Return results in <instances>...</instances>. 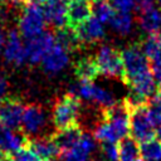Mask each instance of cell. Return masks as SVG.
<instances>
[{"label": "cell", "instance_id": "d6a6232c", "mask_svg": "<svg viewBox=\"0 0 161 161\" xmlns=\"http://www.w3.org/2000/svg\"><path fill=\"white\" fill-rule=\"evenodd\" d=\"M1 161H13V156H10V155H6Z\"/></svg>", "mask_w": 161, "mask_h": 161}, {"label": "cell", "instance_id": "e0dca14e", "mask_svg": "<svg viewBox=\"0 0 161 161\" xmlns=\"http://www.w3.org/2000/svg\"><path fill=\"white\" fill-rule=\"evenodd\" d=\"M94 148V140L92 138V136L84 133L75 147L62 153V161H89V157Z\"/></svg>", "mask_w": 161, "mask_h": 161}, {"label": "cell", "instance_id": "603a6c76", "mask_svg": "<svg viewBox=\"0 0 161 161\" xmlns=\"http://www.w3.org/2000/svg\"><path fill=\"white\" fill-rule=\"evenodd\" d=\"M55 42L58 44H60L62 47H64L68 52H72L80 45L74 29H72L69 26H64L62 29H58V31L55 34Z\"/></svg>", "mask_w": 161, "mask_h": 161}, {"label": "cell", "instance_id": "7a4b0ae2", "mask_svg": "<svg viewBox=\"0 0 161 161\" xmlns=\"http://www.w3.org/2000/svg\"><path fill=\"white\" fill-rule=\"evenodd\" d=\"M45 14L43 6L35 3H28L23 6L21 15L19 18L18 29L21 36L31 39L44 33L45 28Z\"/></svg>", "mask_w": 161, "mask_h": 161}, {"label": "cell", "instance_id": "836d02e7", "mask_svg": "<svg viewBox=\"0 0 161 161\" xmlns=\"http://www.w3.org/2000/svg\"><path fill=\"white\" fill-rule=\"evenodd\" d=\"M156 1H157V3H160V4H161V0H156Z\"/></svg>", "mask_w": 161, "mask_h": 161}, {"label": "cell", "instance_id": "5b68a950", "mask_svg": "<svg viewBox=\"0 0 161 161\" xmlns=\"http://www.w3.org/2000/svg\"><path fill=\"white\" fill-rule=\"evenodd\" d=\"M96 63L98 65L99 73L111 78H118L123 80L125 68L122 53L113 47L102 45L96 54Z\"/></svg>", "mask_w": 161, "mask_h": 161}, {"label": "cell", "instance_id": "ba28073f", "mask_svg": "<svg viewBox=\"0 0 161 161\" xmlns=\"http://www.w3.org/2000/svg\"><path fill=\"white\" fill-rule=\"evenodd\" d=\"M24 104L18 98H5L0 103V125L15 130L23 122Z\"/></svg>", "mask_w": 161, "mask_h": 161}, {"label": "cell", "instance_id": "cb8c5ba5", "mask_svg": "<svg viewBox=\"0 0 161 161\" xmlns=\"http://www.w3.org/2000/svg\"><path fill=\"white\" fill-rule=\"evenodd\" d=\"M140 153L145 161H161V142L148 140L140 145Z\"/></svg>", "mask_w": 161, "mask_h": 161}, {"label": "cell", "instance_id": "8992f818", "mask_svg": "<svg viewBox=\"0 0 161 161\" xmlns=\"http://www.w3.org/2000/svg\"><path fill=\"white\" fill-rule=\"evenodd\" d=\"M156 127L150 117L147 104L137 107L130 112V132L133 140L142 143L153 138Z\"/></svg>", "mask_w": 161, "mask_h": 161}, {"label": "cell", "instance_id": "5bb4252c", "mask_svg": "<svg viewBox=\"0 0 161 161\" xmlns=\"http://www.w3.org/2000/svg\"><path fill=\"white\" fill-rule=\"evenodd\" d=\"M42 6L48 23L57 29L67 26L68 0H45Z\"/></svg>", "mask_w": 161, "mask_h": 161}, {"label": "cell", "instance_id": "d6986e66", "mask_svg": "<svg viewBox=\"0 0 161 161\" xmlns=\"http://www.w3.org/2000/svg\"><path fill=\"white\" fill-rule=\"evenodd\" d=\"M29 145L36 152V155L44 161L54 160L59 152V148L57 147L53 137H38L30 141Z\"/></svg>", "mask_w": 161, "mask_h": 161}, {"label": "cell", "instance_id": "7402d4cb", "mask_svg": "<svg viewBox=\"0 0 161 161\" xmlns=\"http://www.w3.org/2000/svg\"><path fill=\"white\" fill-rule=\"evenodd\" d=\"M91 5L92 14L97 20H99L102 24L109 23L114 14V9L111 5L109 0H91Z\"/></svg>", "mask_w": 161, "mask_h": 161}, {"label": "cell", "instance_id": "9a60e30c", "mask_svg": "<svg viewBox=\"0 0 161 161\" xmlns=\"http://www.w3.org/2000/svg\"><path fill=\"white\" fill-rule=\"evenodd\" d=\"M80 44H93L104 38L103 24L94 16H91L87 21L74 29Z\"/></svg>", "mask_w": 161, "mask_h": 161}, {"label": "cell", "instance_id": "f1b7e54d", "mask_svg": "<svg viewBox=\"0 0 161 161\" xmlns=\"http://www.w3.org/2000/svg\"><path fill=\"white\" fill-rule=\"evenodd\" d=\"M153 0H136V8L141 11V10H145L150 6H152L153 4Z\"/></svg>", "mask_w": 161, "mask_h": 161}, {"label": "cell", "instance_id": "ac0fdd59", "mask_svg": "<svg viewBox=\"0 0 161 161\" xmlns=\"http://www.w3.org/2000/svg\"><path fill=\"white\" fill-rule=\"evenodd\" d=\"M140 26L143 31L150 34H158L161 30V11L156 6H150L140 11L138 16Z\"/></svg>", "mask_w": 161, "mask_h": 161}, {"label": "cell", "instance_id": "4316f807", "mask_svg": "<svg viewBox=\"0 0 161 161\" xmlns=\"http://www.w3.org/2000/svg\"><path fill=\"white\" fill-rule=\"evenodd\" d=\"M109 3L116 11L130 13L133 8H136V0H109Z\"/></svg>", "mask_w": 161, "mask_h": 161}, {"label": "cell", "instance_id": "9c48e42d", "mask_svg": "<svg viewBox=\"0 0 161 161\" xmlns=\"http://www.w3.org/2000/svg\"><path fill=\"white\" fill-rule=\"evenodd\" d=\"M4 58L5 60L15 67H20L26 60V50L23 44L21 35L18 30H10L4 44Z\"/></svg>", "mask_w": 161, "mask_h": 161}, {"label": "cell", "instance_id": "7c38bea8", "mask_svg": "<svg viewBox=\"0 0 161 161\" xmlns=\"http://www.w3.org/2000/svg\"><path fill=\"white\" fill-rule=\"evenodd\" d=\"M42 63H43V68L47 73L57 74V73L62 72L68 65L69 52L64 47H62L60 44H58L55 42V44L50 48V50L43 58Z\"/></svg>", "mask_w": 161, "mask_h": 161}, {"label": "cell", "instance_id": "1f68e13d", "mask_svg": "<svg viewBox=\"0 0 161 161\" xmlns=\"http://www.w3.org/2000/svg\"><path fill=\"white\" fill-rule=\"evenodd\" d=\"M156 136H157V140L161 142V125L156 128Z\"/></svg>", "mask_w": 161, "mask_h": 161}, {"label": "cell", "instance_id": "d4e9b609", "mask_svg": "<svg viewBox=\"0 0 161 161\" xmlns=\"http://www.w3.org/2000/svg\"><path fill=\"white\" fill-rule=\"evenodd\" d=\"M13 161H42V158L36 155V152L28 145L26 147L21 148L13 156Z\"/></svg>", "mask_w": 161, "mask_h": 161}, {"label": "cell", "instance_id": "4fadbf2b", "mask_svg": "<svg viewBox=\"0 0 161 161\" xmlns=\"http://www.w3.org/2000/svg\"><path fill=\"white\" fill-rule=\"evenodd\" d=\"M92 5L89 0H68L67 26L75 29L91 18Z\"/></svg>", "mask_w": 161, "mask_h": 161}, {"label": "cell", "instance_id": "e575fe53", "mask_svg": "<svg viewBox=\"0 0 161 161\" xmlns=\"http://www.w3.org/2000/svg\"><path fill=\"white\" fill-rule=\"evenodd\" d=\"M50 161H54V160H50Z\"/></svg>", "mask_w": 161, "mask_h": 161}, {"label": "cell", "instance_id": "ffe728a7", "mask_svg": "<svg viewBox=\"0 0 161 161\" xmlns=\"http://www.w3.org/2000/svg\"><path fill=\"white\" fill-rule=\"evenodd\" d=\"M74 73L79 80L93 82V79L99 74V69L96 63V59L86 57L77 60V63L74 64Z\"/></svg>", "mask_w": 161, "mask_h": 161}, {"label": "cell", "instance_id": "f546056e", "mask_svg": "<svg viewBox=\"0 0 161 161\" xmlns=\"http://www.w3.org/2000/svg\"><path fill=\"white\" fill-rule=\"evenodd\" d=\"M8 1L13 5H23V6L28 3H30V0H8Z\"/></svg>", "mask_w": 161, "mask_h": 161}, {"label": "cell", "instance_id": "8fae6325", "mask_svg": "<svg viewBox=\"0 0 161 161\" xmlns=\"http://www.w3.org/2000/svg\"><path fill=\"white\" fill-rule=\"evenodd\" d=\"M30 140L25 133L15 132L11 128H8L0 125V151L6 155H14L21 148L29 145Z\"/></svg>", "mask_w": 161, "mask_h": 161}, {"label": "cell", "instance_id": "52a82bcc", "mask_svg": "<svg viewBox=\"0 0 161 161\" xmlns=\"http://www.w3.org/2000/svg\"><path fill=\"white\" fill-rule=\"evenodd\" d=\"M54 44H55V35L48 31H44L38 36L28 39V43L25 44L26 60L30 64H38L39 62L43 60L45 54L50 50V48Z\"/></svg>", "mask_w": 161, "mask_h": 161}, {"label": "cell", "instance_id": "484cf974", "mask_svg": "<svg viewBox=\"0 0 161 161\" xmlns=\"http://www.w3.org/2000/svg\"><path fill=\"white\" fill-rule=\"evenodd\" d=\"M101 150L107 161H118V146L116 143H102Z\"/></svg>", "mask_w": 161, "mask_h": 161}, {"label": "cell", "instance_id": "2e32d148", "mask_svg": "<svg viewBox=\"0 0 161 161\" xmlns=\"http://www.w3.org/2000/svg\"><path fill=\"white\" fill-rule=\"evenodd\" d=\"M83 135L84 133L82 132V128L78 125H74L68 128L59 130L53 136V140H54L57 147L59 148V151H62V153H63V152L69 151L73 147H75L79 143V141L82 140Z\"/></svg>", "mask_w": 161, "mask_h": 161}, {"label": "cell", "instance_id": "277c9868", "mask_svg": "<svg viewBox=\"0 0 161 161\" xmlns=\"http://www.w3.org/2000/svg\"><path fill=\"white\" fill-rule=\"evenodd\" d=\"M70 94H73L77 98H82V99L93 102L96 104H99L103 107V109L111 108L118 103L111 91H108L103 87H99V86L94 84L93 82L79 80L77 84H74L72 87Z\"/></svg>", "mask_w": 161, "mask_h": 161}, {"label": "cell", "instance_id": "44dd1931", "mask_svg": "<svg viewBox=\"0 0 161 161\" xmlns=\"http://www.w3.org/2000/svg\"><path fill=\"white\" fill-rule=\"evenodd\" d=\"M109 24L117 34L125 36L131 33V30L133 28V19L130 15V13L114 10V14H113L112 19L109 20Z\"/></svg>", "mask_w": 161, "mask_h": 161}, {"label": "cell", "instance_id": "83f0119b", "mask_svg": "<svg viewBox=\"0 0 161 161\" xmlns=\"http://www.w3.org/2000/svg\"><path fill=\"white\" fill-rule=\"evenodd\" d=\"M6 91H8V79L4 72L0 70V103L6 98Z\"/></svg>", "mask_w": 161, "mask_h": 161}, {"label": "cell", "instance_id": "4dcf8cb0", "mask_svg": "<svg viewBox=\"0 0 161 161\" xmlns=\"http://www.w3.org/2000/svg\"><path fill=\"white\" fill-rule=\"evenodd\" d=\"M5 36H4V33L3 30L0 29V53H1V49H4V44H5Z\"/></svg>", "mask_w": 161, "mask_h": 161}, {"label": "cell", "instance_id": "6da1fadb", "mask_svg": "<svg viewBox=\"0 0 161 161\" xmlns=\"http://www.w3.org/2000/svg\"><path fill=\"white\" fill-rule=\"evenodd\" d=\"M130 132V111L125 102L117 103L102 112V119L94 128V138L101 143H116Z\"/></svg>", "mask_w": 161, "mask_h": 161}, {"label": "cell", "instance_id": "30bf717a", "mask_svg": "<svg viewBox=\"0 0 161 161\" xmlns=\"http://www.w3.org/2000/svg\"><path fill=\"white\" fill-rule=\"evenodd\" d=\"M21 126L25 135H38L43 132L48 126V114L45 109L38 104L28 106L24 111Z\"/></svg>", "mask_w": 161, "mask_h": 161}, {"label": "cell", "instance_id": "3957f363", "mask_svg": "<svg viewBox=\"0 0 161 161\" xmlns=\"http://www.w3.org/2000/svg\"><path fill=\"white\" fill-rule=\"evenodd\" d=\"M80 111V102L79 98L74 97L73 94H64L62 96L53 107L52 119L54 126L58 130H64L77 123L78 116Z\"/></svg>", "mask_w": 161, "mask_h": 161}]
</instances>
